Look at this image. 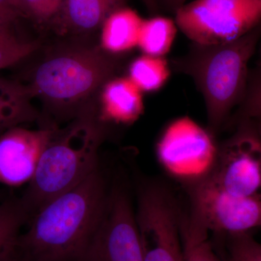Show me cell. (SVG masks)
<instances>
[{"mask_svg":"<svg viewBox=\"0 0 261 261\" xmlns=\"http://www.w3.org/2000/svg\"></svg>","mask_w":261,"mask_h":261,"instance_id":"obj_30","label":"cell"},{"mask_svg":"<svg viewBox=\"0 0 261 261\" xmlns=\"http://www.w3.org/2000/svg\"><path fill=\"white\" fill-rule=\"evenodd\" d=\"M227 237L226 261H261V244L254 240L250 233Z\"/></svg>","mask_w":261,"mask_h":261,"instance_id":"obj_22","label":"cell"},{"mask_svg":"<svg viewBox=\"0 0 261 261\" xmlns=\"http://www.w3.org/2000/svg\"><path fill=\"white\" fill-rule=\"evenodd\" d=\"M174 14L178 29L192 42L223 44L261 23V0H194Z\"/></svg>","mask_w":261,"mask_h":261,"instance_id":"obj_5","label":"cell"},{"mask_svg":"<svg viewBox=\"0 0 261 261\" xmlns=\"http://www.w3.org/2000/svg\"><path fill=\"white\" fill-rule=\"evenodd\" d=\"M127 0H64L61 12L67 27L89 32L102 27L113 12L126 7Z\"/></svg>","mask_w":261,"mask_h":261,"instance_id":"obj_15","label":"cell"},{"mask_svg":"<svg viewBox=\"0 0 261 261\" xmlns=\"http://www.w3.org/2000/svg\"><path fill=\"white\" fill-rule=\"evenodd\" d=\"M32 97L28 86L0 78V135L37 118Z\"/></svg>","mask_w":261,"mask_h":261,"instance_id":"obj_14","label":"cell"},{"mask_svg":"<svg viewBox=\"0 0 261 261\" xmlns=\"http://www.w3.org/2000/svg\"><path fill=\"white\" fill-rule=\"evenodd\" d=\"M55 128L14 127L0 135V184L20 187L32 179Z\"/></svg>","mask_w":261,"mask_h":261,"instance_id":"obj_11","label":"cell"},{"mask_svg":"<svg viewBox=\"0 0 261 261\" xmlns=\"http://www.w3.org/2000/svg\"><path fill=\"white\" fill-rule=\"evenodd\" d=\"M143 21L137 12L126 7L113 12L102 25L103 50L121 54L137 47Z\"/></svg>","mask_w":261,"mask_h":261,"instance_id":"obj_13","label":"cell"},{"mask_svg":"<svg viewBox=\"0 0 261 261\" xmlns=\"http://www.w3.org/2000/svg\"><path fill=\"white\" fill-rule=\"evenodd\" d=\"M37 47L36 42L22 40L12 29H0V70L21 61Z\"/></svg>","mask_w":261,"mask_h":261,"instance_id":"obj_20","label":"cell"},{"mask_svg":"<svg viewBox=\"0 0 261 261\" xmlns=\"http://www.w3.org/2000/svg\"><path fill=\"white\" fill-rule=\"evenodd\" d=\"M84 261H144L135 210L121 187L108 192Z\"/></svg>","mask_w":261,"mask_h":261,"instance_id":"obj_9","label":"cell"},{"mask_svg":"<svg viewBox=\"0 0 261 261\" xmlns=\"http://www.w3.org/2000/svg\"><path fill=\"white\" fill-rule=\"evenodd\" d=\"M171 69L164 58L143 55L132 62L127 77L142 92H155L168 82Z\"/></svg>","mask_w":261,"mask_h":261,"instance_id":"obj_18","label":"cell"},{"mask_svg":"<svg viewBox=\"0 0 261 261\" xmlns=\"http://www.w3.org/2000/svg\"><path fill=\"white\" fill-rule=\"evenodd\" d=\"M255 124H256L257 130L261 137V118H255Z\"/></svg>","mask_w":261,"mask_h":261,"instance_id":"obj_29","label":"cell"},{"mask_svg":"<svg viewBox=\"0 0 261 261\" xmlns=\"http://www.w3.org/2000/svg\"><path fill=\"white\" fill-rule=\"evenodd\" d=\"M144 2L152 13H155L156 11H158V9H159L158 0H144Z\"/></svg>","mask_w":261,"mask_h":261,"instance_id":"obj_27","label":"cell"},{"mask_svg":"<svg viewBox=\"0 0 261 261\" xmlns=\"http://www.w3.org/2000/svg\"><path fill=\"white\" fill-rule=\"evenodd\" d=\"M190 212L209 231L240 234L261 228V201L231 195L204 180L192 185Z\"/></svg>","mask_w":261,"mask_h":261,"instance_id":"obj_10","label":"cell"},{"mask_svg":"<svg viewBox=\"0 0 261 261\" xmlns=\"http://www.w3.org/2000/svg\"><path fill=\"white\" fill-rule=\"evenodd\" d=\"M108 192L99 168L31 216L16 246L30 261H84Z\"/></svg>","mask_w":261,"mask_h":261,"instance_id":"obj_1","label":"cell"},{"mask_svg":"<svg viewBox=\"0 0 261 261\" xmlns=\"http://www.w3.org/2000/svg\"><path fill=\"white\" fill-rule=\"evenodd\" d=\"M258 61H257V70L261 72V41L260 44H259V49H258Z\"/></svg>","mask_w":261,"mask_h":261,"instance_id":"obj_28","label":"cell"},{"mask_svg":"<svg viewBox=\"0 0 261 261\" xmlns=\"http://www.w3.org/2000/svg\"><path fill=\"white\" fill-rule=\"evenodd\" d=\"M29 219L20 199L0 202V260L14 246L21 226Z\"/></svg>","mask_w":261,"mask_h":261,"instance_id":"obj_19","label":"cell"},{"mask_svg":"<svg viewBox=\"0 0 261 261\" xmlns=\"http://www.w3.org/2000/svg\"><path fill=\"white\" fill-rule=\"evenodd\" d=\"M101 140L100 129L87 120L76 122L63 130H55L28 189L20 199L29 217L97 169Z\"/></svg>","mask_w":261,"mask_h":261,"instance_id":"obj_3","label":"cell"},{"mask_svg":"<svg viewBox=\"0 0 261 261\" xmlns=\"http://www.w3.org/2000/svg\"><path fill=\"white\" fill-rule=\"evenodd\" d=\"M143 112L142 92L128 77L111 79L103 86L99 114L101 121L132 124Z\"/></svg>","mask_w":261,"mask_h":261,"instance_id":"obj_12","label":"cell"},{"mask_svg":"<svg viewBox=\"0 0 261 261\" xmlns=\"http://www.w3.org/2000/svg\"><path fill=\"white\" fill-rule=\"evenodd\" d=\"M118 62L104 51L78 49L47 58L37 67L30 87L37 94L59 108L83 101L114 78Z\"/></svg>","mask_w":261,"mask_h":261,"instance_id":"obj_4","label":"cell"},{"mask_svg":"<svg viewBox=\"0 0 261 261\" xmlns=\"http://www.w3.org/2000/svg\"><path fill=\"white\" fill-rule=\"evenodd\" d=\"M177 30L175 20L166 17L144 20L137 47L144 55L164 58L172 47Z\"/></svg>","mask_w":261,"mask_h":261,"instance_id":"obj_17","label":"cell"},{"mask_svg":"<svg viewBox=\"0 0 261 261\" xmlns=\"http://www.w3.org/2000/svg\"><path fill=\"white\" fill-rule=\"evenodd\" d=\"M64 0H15L23 15H29L39 22L47 21L58 16Z\"/></svg>","mask_w":261,"mask_h":261,"instance_id":"obj_23","label":"cell"},{"mask_svg":"<svg viewBox=\"0 0 261 261\" xmlns=\"http://www.w3.org/2000/svg\"><path fill=\"white\" fill-rule=\"evenodd\" d=\"M234 132L218 146L214 168L204 181L231 195L261 201V137L255 120L235 123Z\"/></svg>","mask_w":261,"mask_h":261,"instance_id":"obj_6","label":"cell"},{"mask_svg":"<svg viewBox=\"0 0 261 261\" xmlns=\"http://www.w3.org/2000/svg\"><path fill=\"white\" fill-rule=\"evenodd\" d=\"M213 136L190 118H179L161 135L158 159L168 173L195 185L207 177L216 163L218 146Z\"/></svg>","mask_w":261,"mask_h":261,"instance_id":"obj_8","label":"cell"},{"mask_svg":"<svg viewBox=\"0 0 261 261\" xmlns=\"http://www.w3.org/2000/svg\"><path fill=\"white\" fill-rule=\"evenodd\" d=\"M207 228L189 212L181 214V236L185 261H223L215 252Z\"/></svg>","mask_w":261,"mask_h":261,"instance_id":"obj_16","label":"cell"},{"mask_svg":"<svg viewBox=\"0 0 261 261\" xmlns=\"http://www.w3.org/2000/svg\"><path fill=\"white\" fill-rule=\"evenodd\" d=\"M135 214L144 261H185L181 213L167 189L156 183L142 185Z\"/></svg>","mask_w":261,"mask_h":261,"instance_id":"obj_7","label":"cell"},{"mask_svg":"<svg viewBox=\"0 0 261 261\" xmlns=\"http://www.w3.org/2000/svg\"><path fill=\"white\" fill-rule=\"evenodd\" d=\"M167 9L176 12L182 5L186 4L187 0H161Z\"/></svg>","mask_w":261,"mask_h":261,"instance_id":"obj_26","label":"cell"},{"mask_svg":"<svg viewBox=\"0 0 261 261\" xmlns=\"http://www.w3.org/2000/svg\"><path fill=\"white\" fill-rule=\"evenodd\" d=\"M261 41V23L231 42L218 44L192 42L171 68L190 77L200 91L207 113V130L219 133L243 101L248 84L249 63Z\"/></svg>","mask_w":261,"mask_h":261,"instance_id":"obj_2","label":"cell"},{"mask_svg":"<svg viewBox=\"0 0 261 261\" xmlns=\"http://www.w3.org/2000/svg\"><path fill=\"white\" fill-rule=\"evenodd\" d=\"M16 244V243H15ZM10 249L0 261H30L19 250L16 245Z\"/></svg>","mask_w":261,"mask_h":261,"instance_id":"obj_25","label":"cell"},{"mask_svg":"<svg viewBox=\"0 0 261 261\" xmlns=\"http://www.w3.org/2000/svg\"><path fill=\"white\" fill-rule=\"evenodd\" d=\"M22 15L15 0H0V29H12Z\"/></svg>","mask_w":261,"mask_h":261,"instance_id":"obj_24","label":"cell"},{"mask_svg":"<svg viewBox=\"0 0 261 261\" xmlns=\"http://www.w3.org/2000/svg\"><path fill=\"white\" fill-rule=\"evenodd\" d=\"M261 118V72L255 70L249 75L246 92L238 106L233 121Z\"/></svg>","mask_w":261,"mask_h":261,"instance_id":"obj_21","label":"cell"}]
</instances>
